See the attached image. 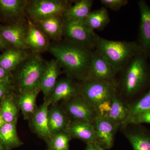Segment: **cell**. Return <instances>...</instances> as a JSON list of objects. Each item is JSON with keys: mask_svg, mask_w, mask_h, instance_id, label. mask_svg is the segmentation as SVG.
Returning a JSON list of instances; mask_svg holds the SVG:
<instances>
[{"mask_svg": "<svg viewBox=\"0 0 150 150\" xmlns=\"http://www.w3.org/2000/svg\"><path fill=\"white\" fill-rule=\"evenodd\" d=\"M63 102L61 106L71 121L92 123L97 116L93 106L80 94Z\"/></svg>", "mask_w": 150, "mask_h": 150, "instance_id": "obj_8", "label": "cell"}, {"mask_svg": "<svg viewBox=\"0 0 150 150\" xmlns=\"http://www.w3.org/2000/svg\"><path fill=\"white\" fill-rule=\"evenodd\" d=\"M112 98L104 100L97 105L94 108L97 116L107 118L111 109Z\"/></svg>", "mask_w": 150, "mask_h": 150, "instance_id": "obj_32", "label": "cell"}, {"mask_svg": "<svg viewBox=\"0 0 150 150\" xmlns=\"http://www.w3.org/2000/svg\"><path fill=\"white\" fill-rule=\"evenodd\" d=\"M40 91L39 87L32 90L20 92L16 95L17 103L25 120H29L37 110L36 98Z\"/></svg>", "mask_w": 150, "mask_h": 150, "instance_id": "obj_20", "label": "cell"}, {"mask_svg": "<svg viewBox=\"0 0 150 150\" xmlns=\"http://www.w3.org/2000/svg\"><path fill=\"white\" fill-rule=\"evenodd\" d=\"M0 150H7L0 140Z\"/></svg>", "mask_w": 150, "mask_h": 150, "instance_id": "obj_39", "label": "cell"}, {"mask_svg": "<svg viewBox=\"0 0 150 150\" xmlns=\"http://www.w3.org/2000/svg\"><path fill=\"white\" fill-rule=\"evenodd\" d=\"M31 53L28 49L9 47L0 55V66L6 71L12 72Z\"/></svg>", "mask_w": 150, "mask_h": 150, "instance_id": "obj_19", "label": "cell"}, {"mask_svg": "<svg viewBox=\"0 0 150 150\" xmlns=\"http://www.w3.org/2000/svg\"><path fill=\"white\" fill-rule=\"evenodd\" d=\"M0 83H7L14 85V80L12 73L6 71L1 66H0Z\"/></svg>", "mask_w": 150, "mask_h": 150, "instance_id": "obj_35", "label": "cell"}, {"mask_svg": "<svg viewBox=\"0 0 150 150\" xmlns=\"http://www.w3.org/2000/svg\"><path fill=\"white\" fill-rule=\"evenodd\" d=\"M95 49L104 56L117 74L132 58L143 53L138 42L109 40L100 36Z\"/></svg>", "mask_w": 150, "mask_h": 150, "instance_id": "obj_2", "label": "cell"}, {"mask_svg": "<svg viewBox=\"0 0 150 150\" xmlns=\"http://www.w3.org/2000/svg\"><path fill=\"white\" fill-rule=\"evenodd\" d=\"M127 108L128 114L124 123L139 113L150 110V88L141 98L133 103L128 105Z\"/></svg>", "mask_w": 150, "mask_h": 150, "instance_id": "obj_29", "label": "cell"}, {"mask_svg": "<svg viewBox=\"0 0 150 150\" xmlns=\"http://www.w3.org/2000/svg\"><path fill=\"white\" fill-rule=\"evenodd\" d=\"M28 1L0 0V18L9 24L22 19L26 14Z\"/></svg>", "mask_w": 150, "mask_h": 150, "instance_id": "obj_14", "label": "cell"}, {"mask_svg": "<svg viewBox=\"0 0 150 150\" xmlns=\"http://www.w3.org/2000/svg\"><path fill=\"white\" fill-rule=\"evenodd\" d=\"M148 59H149V64L150 65V54H149V56H148Z\"/></svg>", "mask_w": 150, "mask_h": 150, "instance_id": "obj_40", "label": "cell"}, {"mask_svg": "<svg viewBox=\"0 0 150 150\" xmlns=\"http://www.w3.org/2000/svg\"><path fill=\"white\" fill-rule=\"evenodd\" d=\"M63 37L92 50L95 49L99 36L83 21H64Z\"/></svg>", "mask_w": 150, "mask_h": 150, "instance_id": "obj_7", "label": "cell"}, {"mask_svg": "<svg viewBox=\"0 0 150 150\" xmlns=\"http://www.w3.org/2000/svg\"><path fill=\"white\" fill-rule=\"evenodd\" d=\"M46 62L40 54L32 52L12 72L14 84L18 92L40 87V83Z\"/></svg>", "mask_w": 150, "mask_h": 150, "instance_id": "obj_4", "label": "cell"}, {"mask_svg": "<svg viewBox=\"0 0 150 150\" xmlns=\"http://www.w3.org/2000/svg\"><path fill=\"white\" fill-rule=\"evenodd\" d=\"M92 0H79L74 2L64 14V21H83L91 12Z\"/></svg>", "mask_w": 150, "mask_h": 150, "instance_id": "obj_23", "label": "cell"}, {"mask_svg": "<svg viewBox=\"0 0 150 150\" xmlns=\"http://www.w3.org/2000/svg\"><path fill=\"white\" fill-rule=\"evenodd\" d=\"M127 114V106L124 105L116 94L112 98L111 109L107 118L119 126H122L126 121Z\"/></svg>", "mask_w": 150, "mask_h": 150, "instance_id": "obj_27", "label": "cell"}, {"mask_svg": "<svg viewBox=\"0 0 150 150\" xmlns=\"http://www.w3.org/2000/svg\"><path fill=\"white\" fill-rule=\"evenodd\" d=\"M126 137L134 150H150V135L144 131L129 132Z\"/></svg>", "mask_w": 150, "mask_h": 150, "instance_id": "obj_28", "label": "cell"}, {"mask_svg": "<svg viewBox=\"0 0 150 150\" xmlns=\"http://www.w3.org/2000/svg\"><path fill=\"white\" fill-rule=\"evenodd\" d=\"M17 123H5L0 127V140L7 150L21 146L23 143L19 138Z\"/></svg>", "mask_w": 150, "mask_h": 150, "instance_id": "obj_24", "label": "cell"}, {"mask_svg": "<svg viewBox=\"0 0 150 150\" xmlns=\"http://www.w3.org/2000/svg\"><path fill=\"white\" fill-rule=\"evenodd\" d=\"M5 123L4 121V118H3L2 113L1 110V106H0V127H1L3 125H4Z\"/></svg>", "mask_w": 150, "mask_h": 150, "instance_id": "obj_38", "label": "cell"}, {"mask_svg": "<svg viewBox=\"0 0 150 150\" xmlns=\"http://www.w3.org/2000/svg\"><path fill=\"white\" fill-rule=\"evenodd\" d=\"M0 106L6 123H17L19 108L14 93L10 94L1 100Z\"/></svg>", "mask_w": 150, "mask_h": 150, "instance_id": "obj_25", "label": "cell"}, {"mask_svg": "<svg viewBox=\"0 0 150 150\" xmlns=\"http://www.w3.org/2000/svg\"><path fill=\"white\" fill-rule=\"evenodd\" d=\"M100 3L105 8L118 11L127 4V0H100Z\"/></svg>", "mask_w": 150, "mask_h": 150, "instance_id": "obj_33", "label": "cell"}, {"mask_svg": "<svg viewBox=\"0 0 150 150\" xmlns=\"http://www.w3.org/2000/svg\"><path fill=\"white\" fill-rule=\"evenodd\" d=\"M79 83L69 77L58 80L56 86L48 99L51 105L58 104L60 101L68 100L79 94Z\"/></svg>", "mask_w": 150, "mask_h": 150, "instance_id": "obj_12", "label": "cell"}, {"mask_svg": "<svg viewBox=\"0 0 150 150\" xmlns=\"http://www.w3.org/2000/svg\"><path fill=\"white\" fill-rule=\"evenodd\" d=\"M27 22L28 29L26 43L28 50L39 54L48 51L50 44L49 38L35 23L29 18Z\"/></svg>", "mask_w": 150, "mask_h": 150, "instance_id": "obj_16", "label": "cell"}, {"mask_svg": "<svg viewBox=\"0 0 150 150\" xmlns=\"http://www.w3.org/2000/svg\"><path fill=\"white\" fill-rule=\"evenodd\" d=\"M93 50L64 39L50 43L48 51L69 77L80 81L88 79Z\"/></svg>", "mask_w": 150, "mask_h": 150, "instance_id": "obj_1", "label": "cell"}, {"mask_svg": "<svg viewBox=\"0 0 150 150\" xmlns=\"http://www.w3.org/2000/svg\"><path fill=\"white\" fill-rule=\"evenodd\" d=\"M121 71L123 72L122 89L126 96L137 94L148 83L150 65L143 53L132 58Z\"/></svg>", "mask_w": 150, "mask_h": 150, "instance_id": "obj_3", "label": "cell"}, {"mask_svg": "<svg viewBox=\"0 0 150 150\" xmlns=\"http://www.w3.org/2000/svg\"><path fill=\"white\" fill-rule=\"evenodd\" d=\"M99 144L106 149L113 146L114 137L119 125L108 118L97 116L93 122Z\"/></svg>", "mask_w": 150, "mask_h": 150, "instance_id": "obj_13", "label": "cell"}, {"mask_svg": "<svg viewBox=\"0 0 150 150\" xmlns=\"http://www.w3.org/2000/svg\"><path fill=\"white\" fill-rule=\"evenodd\" d=\"M80 94L94 109L100 103L117 94V86L100 81L87 79L79 83Z\"/></svg>", "mask_w": 150, "mask_h": 150, "instance_id": "obj_6", "label": "cell"}, {"mask_svg": "<svg viewBox=\"0 0 150 150\" xmlns=\"http://www.w3.org/2000/svg\"><path fill=\"white\" fill-rule=\"evenodd\" d=\"M15 86L7 83H0V100L14 92Z\"/></svg>", "mask_w": 150, "mask_h": 150, "instance_id": "obj_34", "label": "cell"}, {"mask_svg": "<svg viewBox=\"0 0 150 150\" xmlns=\"http://www.w3.org/2000/svg\"><path fill=\"white\" fill-rule=\"evenodd\" d=\"M92 30H102L110 21L107 8L104 7L91 11L83 21Z\"/></svg>", "mask_w": 150, "mask_h": 150, "instance_id": "obj_26", "label": "cell"}, {"mask_svg": "<svg viewBox=\"0 0 150 150\" xmlns=\"http://www.w3.org/2000/svg\"><path fill=\"white\" fill-rule=\"evenodd\" d=\"M9 47H11L5 41L0 34V50L4 51Z\"/></svg>", "mask_w": 150, "mask_h": 150, "instance_id": "obj_37", "label": "cell"}, {"mask_svg": "<svg viewBox=\"0 0 150 150\" xmlns=\"http://www.w3.org/2000/svg\"><path fill=\"white\" fill-rule=\"evenodd\" d=\"M117 73L112 66L96 49L93 51L88 79L100 81L118 86L115 76Z\"/></svg>", "mask_w": 150, "mask_h": 150, "instance_id": "obj_9", "label": "cell"}, {"mask_svg": "<svg viewBox=\"0 0 150 150\" xmlns=\"http://www.w3.org/2000/svg\"><path fill=\"white\" fill-rule=\"evenodd\" d=\"M72 138L66 131L52 135L46 142L51 150H69V143Z\"/></svg>", "mask_w": 150, "mask_h": 150, "instance_id": "obj_30", "label": "cell"}, {"mask_svg": "<svg viewBox=\"0 0 150 150\" xmlns=\"http://www.w3.org/2000/svg\"><path fill=\"white\" fill-rule=\"evenodd\" d=\"M28 25L22 19L9 24H0V34L10 47L28 49L26 43Z\"/></svg>", "mask_w": 150, "mask_h": 150, "instance_id": "obj_10", "label": "cell"}, {"mask_svg": "<svg viewBox=\"0 0 150 150\" xmlns=\"http://www.w3.org/2000/svg\"><path fill=\"white\" fill-rule=\"evenodd\" d=\"M51 105L49 99L44 100L43 104L29 119L30 125L33 131L47 142L52 136L48 126V110Z\"/></svg>", "mask_w": 150, "mask_h": 150, "instance_id": "obj_11", "label": "cell"}, {"mask_svg": "<svg viewBox=\"0 0 150 150\" xmlns=\"http://www.w3.org/2000/svg\"><path fill=\"white\" fill-rule=\"evenodd\" d=\"M45 35L54 42L63 40V20L62 16H55L35 23Z\"/></svg>", "mask_w": 150, "mask_h": 150, "instance_id": "obj_22", "label": "cell"}, {"mask_svg": "<svg viewBox=\"0 0 150 150\" xmlns=\"http://www.w3.org/2000/svg\"><path fill=\"white\" fill-rule=\"evenodd\" d=\"M66 131L72 139L85 142L99 144L93 123L83 121H71Z\"/></svg>", "mask_w": 150, "mask_h": 150, "instance_id": "obj_18", "label": "cell"}, {"mask_svg": "<svg viewBox=\"0 0 150 150\" xmlns=\"http://www.w3.org/2000/svg\"><path fill=\"white\" fill-rule=\"evenodd\" d=\"M48 126L52 135L66 131L71 120L62 106L51 105L48 110Z\"/></svg>", "mask_w": 150, "mask_h": 150, "instance_id": "obj_21", "label": "cell"}, {"mask_svg": "<svg viewBox=\"0 0 150 150\" xmlns=\"http://www.w3.org/2000/svg\"><path fill=\"white\" fill-rule=\"evenodd\" d=\"M62 69L61 65L56 59L46 62L40 83V90L43 93L44 100L48 99L53 91L58 78L62 73Z\"/></svg>", "mask_w": 150, "mask_h": 150, "instance_id": "obj_17", "label": "cell"}, {"mask_svg": "<svg viewBox=\"0 0 150 150\" xmlns=\"http://www.w3.org/2000/svg\"><path fill=\"white\" fill-rule=\"evenodd\" d=\"M85 150H107L101 145L97 143H90L87 144Z\"/></svg>", "mask_w": 150, "mask_h": 150, "instance_id": "obj_36", "label": "cell"}, {"mask_svg": "<svg viewBox=\"0 0 150 150\" xmlns=\"http://www.w3.org/2000/svg\"><path fill=\"white\" fill-rule=\"evenodd\" d=\"M140 22L138 43L143 53L148 56L150 54V6L143 0L138 2Z\"/></svg>", "mask_w": 150, "mask_h": 150, "instance_id": "obj_15", "label": "cell"}, {"mask_svg": "<svg viewBox=\"0 0 150 150\" xmlns=\"http://www.w3.org/2000/svg\"><path fill=\"white\" fill-rule=\"evenodd\" d=\"M46 150H49V149H48Z\"/></svg>", "mask_w": 150, "mask_h": 150, "instance_id": "obj_41", "label": "cell"}, {"mask_svg": "<svg viewBox=\"0 0 150 150\" xmlns=\"http://www.w3.org/2000/svg\"><path fill=\"white\" fill-rule=\"evenodd\" d=\"M141 123L150 124V110L141 112L125 122L122 126L126 127L129 125H139Z\"/></svg>", "mask_w": 150, "mask_h": 150, "instance_id": "obj_31", "label": "cell"}, {"mask_svg": "<svg viewBox=\"0 0 150 150\" xmlns=\"http://www.w3.org/2000/svg\"><path fill=\"white\" fill-rule=\"evenodd\" d=\"M71 5V1L66 0L28 1L26 14L36 23L53 17H63Z\"/></svg>", "mask_w": 150, "mask_h": 150, "instance_id": "obj_5", "label": "cell"}]
</instances>
